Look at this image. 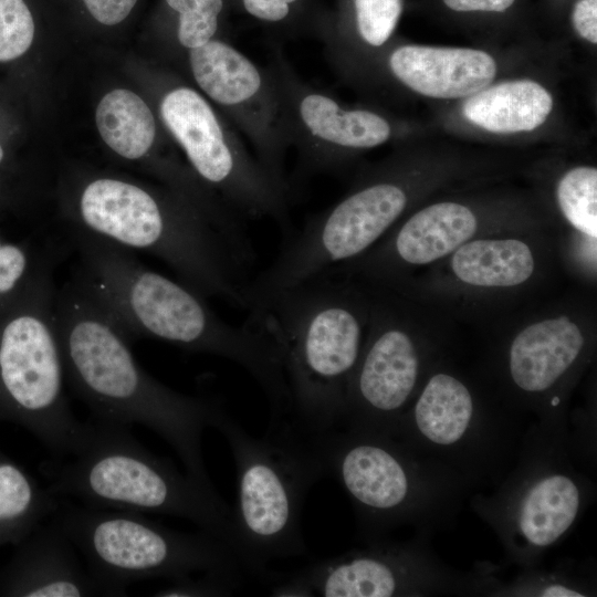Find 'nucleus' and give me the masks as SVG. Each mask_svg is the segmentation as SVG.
Here are the masks:
<instances>
[{
    "label": "nucleus",
    "mask_w": 597,
    "mask_h": 597,
    "mask_svg": "<svg viewBox=\"0 0 597 597\" xmlns=\"http://www.w3.org/2000/svg\"><path fill=\"white\" fill-rule=\"evenodd\" d=\"M78 277L107 308L129 339H159L227 358L243 367L263 389L271 416L291 408L282 354L260 326L222 321L203 295L142 264L129 249L76 229L71 234Z\"/></svg>",
    "instance_id": "nucleus-1"
},
{
    "label": "nucleus",
    "mask_w": 597,
    "mask_h": 597,
    "mask_svg": "<svg viewBox=\"0 0 597 597\" xmlns=\"http://www.w3.org/2000/svg\"><path fill=\"white\" fill-rule=\"evenodd\" d=\"M54 314L66 379L94 418L149 428L189 475L213 486L201 444L217 404L180 394L144 370L129 337L77 274L56 291Z\"/></svg>",
    "instance_id": "nucleus-2"
},
{
    "label": "nucleus",
    "mask_w": 597,
    "mask_h": 597,
    "mask_svg": "<svg viewBox=\"0 0 597 597\" xmlns=\"http://www.w3.org/2000/svg\"><path fill=\"white\" fill-rule=\"evenodd\" d=\"M249 311V321L282 354L293 422L311 436L338 429L368 327L369 296L348 276L320 274Z\"/></svg>",
    "instance_id": "nucleus-3"
},
{
    "label": "nucleus",
    "mask_w": 597,
    "mask_h": 597,
    "mask_svg": "<svg viewBox=\"0 0 597 597\" xmlns=\"http://www.w3.org/2000/svg\"><path fill=\"white\" fill-rule=\"evenodd\" d=\"M66 457L48 462V488L56 496L93 507L186 519L234 551L231 509L216 489L146 450L127 426L96 418L83 422Z\"/></svg>",
    "instance_id": "nucleus-4"
},
{
    "label": "nucleus",
    "mask_w": 597,
    "mask_h": 597,
    "mask_svg": "<svg viewBox=\"0 0 597 597\" xmlns=\"http://www.w3.org/2000/svg\"><path fill=\"white\" fill-rule=\"evenodd\" d=\"M313 437L325 474L346 492L368 542L401 526L430 537L453 522L471 491L453 471L394 437L347 429Z\"/></svg>",
    "instance_id": "nucleus-5"
},
{
    "label": "nucleus",
    "mask_w": 597,
    "mask_h": 597,
    "mask_svg": "<svg viewBox=\"0 0 597 597\" xmlns=\"http://www.w3.org/2000/svg\"><path fill=\"white\" fill-rule=\"evenodd\" d=\"M211 427L226 438L235 463L233 548L247 569L262 574L269 561L302 554L303 502L326 475L313 436L282 421L270 422L264 436L253 437L219 405Z\"/></svg>",
    "instance_id": "nucleus-6"
},
{
    "label": "nucleus",
    "mask_w": 597,
    "mask_h": 597,
    "mask_svg": "<svg viewBox=\"0 0 597 597\" xmlns=\"http://www.w3.org/2000/svg\"><path fill=\"white\" fill-rule=\"evenodd\" d=\"M584 462L569 423L536 421L523 431L516 458L494 490L471 499L509 562L522 569L540 565L572 532L596 493Z\"/></svg>",
    "instance_id": "nucleus-7"
},
{
    "label": "nucleus",
    "mask_w": 597,
    "mask_h": 597,
    "mask_svg": "<svg viewBox=\"0 0 597 597\" xmlns=\"http://www.w3.org/2000/svg\"><path fill=\"white\" fill-rule=\"evenodd\" d=\"M73 209L78 230L156 255L201 295L245 308L241 264L193 207L123 179L98 177L83 185Z\"/></svg>",
    "instance_id": "nucleus-8"
},
{
    "label": "nucleus",
    "mask_w": 597,
    "mask_h": 597,
    "mask_svg": "<svg viewBox=\"0 0 597 597\" xmlns=\"http://www.w3.org/2000/svg\"><path fill=\"white\" fill-rule=\"evenodd\" d=\"M517 411L442 359L428 373L392 434L458 474L470 488L496 485L512 467Z\"/></svg>",
    "instance_id": "nucleus-9"
},
{
    "label": "nucleus",
    "mask_w": 597,
    "mask_h": 597,
    "mask_svg": "<svg viewBox=\"0 0 597 597\" xmlns=\"http://www.w3.org/2000/svg\"><path fill=\"white\" fill-rule=\"evenodd\" d=\"M54 522L84 556L103 595H125L128 585L143 579L172 580L195 572L241 578L248 570L237 553L212 534L174 531L140 513L59 505Z\"/></svg>",
    "instance_id": "nucleus-10"
},
{
    "label": "nucleus",
    "mask_w": 597,
    "mask_h": 597,
    "mask_svg": "<svg viewBox=\"0 0 597 597\" xmlns=\"http://www.w3.org/2000/svg\"><path fill=\"white\" fill-rule=\"evenodd\" d=\"M52 277L0 322V395L56 457L72 452L83 422L65 395V367L56 331Z\"/></svg>",
    "instance_id": "nucleus-11"
},
{
    "label": "nucleus",
    "mask_w": 597,
    "mask_h": 597,
    "mask_svg": "<svg viewBox=\"0 0 597 597\" xmlns=\"http://www.w3.org/2000/svg\"><path fill=\"white\" fill-rule=\"evenodd\" d=\"M417 534L405 542L386 538L324 559L277 584L273 596L423 597L481 595L486 573H465L446 564Z\"/></svg>",
    "instance_id": "nucleus-12"
},
{
    "label": "nucleus",
    "mask_w": 597,
    "mask_h": 597,
    "mask_svg": "<svg viewBox=\"0 0 597 597\" xmlns=\"http://www.w3.org/2000/svg\"><path fill=\"white\" fill-rule=\"evenodd\" d=\"M369 322L350 377L338 429L392 437L430 369L441 360L436 344L386 297H370Z\"/></svg>",
    "instance_id": "nucleus-13"
},
{
    "label": "nucleus",
    "mask_w": 597,
    "mask_h": 597,
    "mask_svg": "<svg viewBox=\"0 0 597 597\" xmlns=\"http://www.w3.org/2000/svg\"><path fill=\"white\" fill-rule=\"evenodd\" d=\"M593 356V333L570 313L535 318L519 328L498 358L499 395L519 413L568 425L569 395Z\"/></svg>",
    "instance_id": "nucleus-14"
},
{
    "label": "nucleus",
    "mask_w": 597,
    "mask_h": 597,
    "mask_svg": "<svg viewBox=\"0 0 597 597\" xmlns=\"http://www.w3.org/2000/svg\"><path fill=\"white\" fill-rule=\"evenodd\" d=\"M160 116L197 175L235 208L254 217L283 218L285 188L248 155L198 92L186 86L171 90L160 103Z\"/></svg>",
    "instance_id": "nucleus-15"
},
{
    "label": "nucleus",
    "mask_w": 597,
    "mask_h": 597,
    "mask_svg": "<svg viewBox=\"0 0 597 597\" xmlns=\"http://www.w3.org/2000/svg\"><path fill=\"white\" fill-rule=\"evenodd\" d=\"M189 63L199 87L233 114L252 138L259 163L285 188L282 153L287 122L280 90L252 60L219 40L190 49Z\"/></svg>",
    "instance_id": "nucleus-16"
},
{
    "label": "nucleus",
    "mask_w": 597,
    "mask_h": 597,
    "mask_svg": "<svg viewBox=\"0 0 597 597\" xmlns=\"http://www.w3.org/2000/svg\"><path fill=\"white\" fill-rule=\"evenodd\" d=\"M394 75L412 91L434 98H459L485 88L496 74L488 53L473 49L406 45L389 57Z\"/></svg>",
    "instance_id": "nucleus-17"
},
{
    "label": "nucleus",
    "mask_w": 597,
    "mask_h": 597,
    "mask_svg": "<svg viewBox=\"0 0 597 597\" xmlns=\"http://www.w3.org/2000/svg\"><path fill=\"white\" fill-rule=\"evenodd\" d=\"M280 92L286 122L295 119L311 137L314 159L324 161L327 151L334 148L376 147L391 135L389 123L380 115L366 109L343 108L325 93L294 88L290 96L281 88Z\"/></svg>",
    "instance_id": "nucleus-18"
},
{
    "label": "nucleus",
    "mask_w": 597,
    "mask_h": 597,
    "mask_svg": "<svg viewBox=\"0 0 597 597\" xmlns=\"http://www.w3.org/2000/svg\"><path fill=\"white\" fill-rule=\"evenodd\" d=\"M441 261L455 285L485 292L521 290L540 270L535 245L516 235L478 237Z\"/></svg>",
    "instance_id": "nucleus-19"
},
{
    "label": "nucleus",
    "mask_w": 597,
    "mask_h": 597,
    "mask_svg": "<svg viewBox=\"0 0 597 597\" xmlns=\"http://www.w3.org/2000/svg\"><path fill=\"white\" fill-rule=\"evenodd\" d=\"M75 546L53 521L34 540L25 556L19 593L28 597L103 595L82 564Z\"/></svg>",
    "instance_id": "nucleus-20"
},
{
    "label": "nucleus",
    "mask_w": 597,
    "mask_h": 597,
    "mask_svg": "<svg viewBox=\"0 0 597 597\" xmlns=\"http://www.w3.org/2000/svg\"><path fill=\"white\" fill-rule=\"evenodd\" d=\"M553 107L551 94L538 83L517 80L485 87L464 102V117L492 133L528 132L541 126Z\"/></svg>",
    "instance_id": "nucleus-21"
},
{
    "label": "nucleus",
    "mask_w": 597,
    "mask_h": 597,
    "mask_svg": "<svg viewBox=\"0 0 597 597\" xmlns=\"http://www.w3.org/2000/svg\"><path fill=\"white\" fill-rule=\"evenodd\" d=\"M95 121L103 140L123 158L140 159L154 144L153 113L132 91L118 88L107 93L96 108Z\"/></svg>",
    "instance_id": "nucleus-22"
},
{
    "label": "nucleus",
    "mask_w": 597,
    "mask_h": 597,
    "mask_svg": "<svg viewBox=\"0 0 597 597\" xmlns=\"http://www.w3.org/2000/svg\"><path fill=\"white\" fill-rule=\"evenodd\" d=\"M483 595L505 597H589L596 596V579L591 569L565 563L551 569L538 565L522 569L512 580L492 576Z\"/></svg>",
    "instance_id": "nucleus-23"
},
{
    "label": "nucleus",
    "mask_w": 597,
    "mask_h": 597,
    "mask_svg": "<svg viewBox=\"0 0 597 597\" xmlns=\"http://www.w3.org/2000/svg\"><path fill=\"white\" fill-rule=\"evenodd\" d=\"M59 496L41 491L22 470L0 462V526H31L57 510Z\"/></svg>",
    "instance_id": "nucleus-24"
},
{
    "label": "nucleus",
    "mask_w": 597,
    "mask_h": 597,
    "mask_svg": "<svg viewBox=\"0 0 597 597\" xmlns=\"http://www.w3.org/2000/svg\"><path fill=\"white\" fill-rule=\"evenodd\" d=\"M52 266L50 253L40 255L22 243L0 237V310L13 306L52 276Z\"/></svg>",
    "instance_id": "nucleus-25"
},
{
    "label": "nucleus",
    "mask_w": 597,
    "mask_h": 597,
    "mask_svg": "<svg viewBox=\"0 0 597 597\" xmlns=\"http://www.w3.org/2000/svg\"><path fill=\"white\" fill-rule=\"evenodd\" d=\"M558 207L568 222L587 241L597 238V169L575 167L559 179L556 188Z\"/></svg>",
    "instance_id": "nucleus-26"
},
{
    "label": "nucleus",
    "mask_w": 597,
    "mask_h": 597,
    "mask_svg": "<svg viewBox=\"0 0 597 597\" xmlns=\"http://www.w3.org/2000/svg\"><path fill=\"white\" fill-rule=\"evenodd\" d=\"M179 13L178 40L187 49H195L212 40L218 29L222 0H166Z\"/></svg>",
    "instance_id": "nucleus-27"
},
{
    "label": "nucleus",
    "mask_w": 597,
    "mask_h": 597,
    "mask_svg": "<svg viewBox=\"0 0 597 597\" xmlns=\"http://www.w3.org/2000/svg\"><path fill=\"white\" fill-rule=\"evenodd\" d=\"M34 36L32 14L23 0H0V62L23 55Z\"/></svg>",
    "instance_id": "nucleus-28"
},
{
    "label": "nucleus",
    "mask_w": 597,
    "mask_h": 597,
    "mask_svg": "<svg viewBox=\"0 0 597 597\" xmlns=\"http://www.w3.org/2000/svg\"><path fill=\"white\" fill-rule=\"evenodd\" d=\"M362 39L373 46L383 45L394 32L401 13V0H354Z\"/></svg>",
    "instance_id": "nucleus-29"
},
{
    "label": "nucleus",
    "mask_w": 597,
    "mask_h": 597,
    "mask_svg": "<svg viewBox=\"0 0 597 597\" xmlns=\"http://www.w3.org/2000/svg\"><path fill=\"white\" fill-rule=\"evenodd\" d=\"M239 577L203 573L199 578L185 576L155 591L160 597H218L231 595L240 584Z\"/></svg>",
    "instance_id": "nucleus-30"
},
{
    "label": "nucleus",
    "mask_w": 597,
    "mask_h": 597,
    "mask_svg": "<svg viewBox=\"0 0 597 597\" xmlns=\"http://www.w3.org/2000/svg\"><path fill=\"white\" fill-rule=\"evenodd\" d=\"M87 10L98 22L115 25L133 10L137 0H83Z\"/></svg>",
    "instance_id": "nucleus-31"
},
{
    "label": "nucleus",
    "mask_w": 597,
    "mask_h": 597,
    "mask_svg": "<svg viewBox=\"0 0 597 597\" xmlns=\"http://www.w3.org/2000/svg\"><path fill=\"white\" fill-rule=\"evenodd\" d=\"M573 23L580 36L597 43V0H579L573 12Z\"/></svg>",
    "instance_id": "nucleus-32"
},
{
    "label": "nucleus",
    "mask_w": 597,
    "mask_h": 597,
    "mask_svg": "<svg viewBox=\"0 0 597 597\" xmlns=\"http://www.w3.org/2000/svg\"><path fill=\"white\" fill-rule=\"evenodd\" d=\"M296 0H243V6L255 18L276 22L289 14L290 3Z\"/></svg>",
    "instance_id": "nucleus-33"
},
{
    "label": "nucleus",
    "mask_w": 597,
    "mask_h": 597,
    "mask_svg": "<svg viewBox=\"0 0 597 597\" xmlns=\"http://www.w3.org/2000/svg\"><path fill=\"white\" fill-rule=\"evenodd\" d=\"M455 11H493L501 12L511 7L514 0H443Z\"/></svg>",
    "instance_id": "nucleus-34"
},
{
    "label": "nucleus",
    "mask_w": 597,
    "mask_h": 597,
    "mask_svg": "<svg viewBox=\"0 0 597 597\" xmlns=\"http://www.w3.org/2000/svg\"><path fill=\"white\" fill-rule=\"evenodd\" d=\"M3 156H4V153H3V149H2V147L0 145V164H1L2 159H3Z\"/></svg>",
    "instance_id": "nucleus-35"
}]
</instances>
